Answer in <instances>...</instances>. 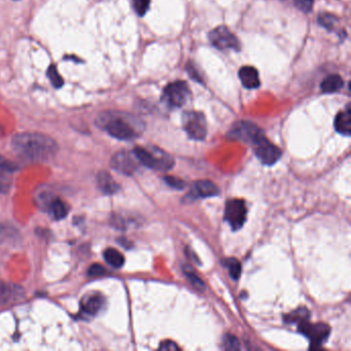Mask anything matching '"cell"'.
Returning <instances> with one entry per match:
<instances>
[{"label":"cell","mask_w":351,"mask_h":351,"mask_svg":"<svg viewBox=\"0 0 351 351\" xmlns=\"http://www.w3.org/2000/svg\"><path fill=\"white\" fill-rule=\"evenodd\" d=\"M309 311L306 308H299L290 314L285 316V320L289 323H301L302 321L308 320L309 317Z\"/></svg>","instance_id":"22"},{"label":"cell","mask_w":351,"mask_h":351,"mask_svg":"<svg viewBox=\"0 0 351 351\" xmlns=\"http://www.w3.org/2000/svg\"><path fill=\"white\" fill-rule=\"evenodd\" d=\"M46 76L49 78V80L51 81L52 85L55 87V88H61L64 84V81L63 79L61 78V76L59 75L58 73V70L56 68V66L54 64H51L48 68V73H46Z\"/></svg>","instance_id":"25"},{"label":"cell","mask_w":351,"mask_h":351,"mask_svg":"<svg viewBox=\"0 0 351 351\" xmlns=\"http://www.w3.org/2000/svg\"><path fill=\"white\" fill-rule=\"evenodd\" d=\"M337 21L336 17H334L333 15H330V14H322L318 17V23L326 28L327 30H332L334 25H335V22Z\"/></svg>","instance_id":"27"},{"label":"cell","mask_w":351,"mask_h":351,"mask_svg":"<svg viewBox=\"0 0 351 351\" xmlns=\"http://www.w3.org/2000/svg\"><path fill=\"white\" fill-rule=\"evenodd\" d=\"M313 3H314V0H295L296 7L304 13L311 12L313 8Z\"/></svg>","instance_id":"30"},{"label":"cell","mask_w":351,"mask_h":351,"mask_svg":"<svg viewBox=\"0 0 351 351\" xmlns=\"http://www.w3.org/2000/svg\"><path fill=\"white\" fill-rule=\"evenodd\" d=\"M220 194V189L210 180H197L193 183L190 195L193 198H209L216 197Z\"/></svg>","instance_id":"13"},{"label":"cell","mask_w":351,"mask_h":351,"mask_svg":"<svg viewBox=\"0 0 351 351\" xmlns=\"http://www.w3.org/2000/svg\"><path fill=\"white\" fill-rule=\"evenodd\" d=\"M12 147L19 157L30 162L50 161L59 150L55 139L37 132L17 134L12 140Z\"/></svg>","instance_id":"1"},{"label":"cell","mask_w":351,"mask_h":351,"mask_svg":"<svg viewBox=\"0 0 351 351\" xmlns=\"http://www.w3.org/2000/svg\"><path fill=\"white\" fill-rule=\"evenodd\" d=\"M251 147L258 159L268 166H272L277 163L283 155L280 149L268 140L265 134H262Z\"/></svg>","instance_id":"5"},{"label":"cell","mask_w":351,"mask_h":351,"mask_svg":"<svg viewBox=\"0 0 351 351\" xmlns=\"http://www.w3.org/2000/svg\"><path fill=\"white\" fill-rule=\"evenodd\" d=\"M225 265L227 267V269L229 270V274L230 276L234 279V280H238L240 275H241V264L238 260L236 259H227L225 261Z\"/></svg>","instance_id":"23"},{"label":"cell","mask_w":351,"mask_h":351,"mask_svg":"<svg viewBox=\"0 0 351 351\" xmlns=\"http://www.w3.org/2000/svg\"><path fill=\"white\" fill-rule=\"evenodd\" d=\"M25 298V291L22 287L0 282V307L16 304Z\"/></svg>","instance_id":"12"},{"label":"cell","mask_w":351,"mask_h":351,"mask_svg":"<svg viewBox=\"0 0 351 351\" xmlns=\"http://www.w3.org/2000/svg\"><path fill=\"white\" fill-rule=\"evenodd\" d=\"M239 79L246 89H256L261 86L259 72L252 66H243L239 70Z\"/></svg>","instance_id":"15"},{"label":"cell","mask_w":351,"mask_h":351,"mask_svg":"<svg viewBox=\"0 0 351 351\" xmlns=\"http://www.w3.org/2000/svg\"><path fill=\"white\" fill-rule=\"evenodd\" d=\"M209 40L214 46L219 50H234L241 49L239 39L225 26H219L209 33Z\"/></svg>","instance_id":"8"},{"label":"cell","mask_w":351,"mask_h":351,"mask_svg":"<svg viewBox=\"0 0 351 351\" xmlns=\"http://www.w3.org/2000/svg\"><path fill=\"white\" fill-rule=\"evenodd\" d=\"M247 217L245 202L241 199H231L226 204L225 220L230 227L236 231L243 227Z\"/></svg>","instance_id":"7"},{"label":"cell","mask_w":351,"mask_h":351,"mask_svg":"<svg viewBox=\"0 0 351 351\" xmlns=\"http://www.w3.org/2000/svg\"><path fill=\"white\" fill-rule=\"evenodd\" d=\"M98 188L101 192L107 195H112L119 192L120 185L107 171H100L96 177Z\"/></svg>","instance_id":"16"},{"label":"cell","mask_w":351,"mask_h":351,"mask_svg":"<svg viewBox=\"0 0 351 351\" xmlns=\"http://www.w3.org/2000/svg\"><path fill=\"white\" fill-rule=\"evenodd\" d=\"M105 273H106L105 269H104L101 265H99V264H93V265L89 268V270H88V274H89L90 276H92V277L102 276V275H104Z\"/></svg>","instance_id":"32"},{"label":"cell","mask_w":351,"mask_h":351,"mask_svg":"<svg viewBox=\"0 0 351 351\" xmlns=\"http://www.w3.org/2000/svg\"><path fill=\"white\" fill-rule=\"evenodd\" d=\"M223 344H224V348L228 349V350H237L240 348V345H239L237 338L232 336V335H227L224 339Z\"/></svg>","instance_id":"28"},{"label":"cell","mask_w":351,"mask_h":351,"mask_svg":"<svg viewBox=\"0 0 351 351\" xmlns=\"http://www.w3.org/2000/svg\"><path fill=\"white\" fill-rule=\"evenodd\" d=\"M335 129L338 133L345 135V136H350L351 134V110L349 105L347 108L343 111H340L334 123Z\"/></svg>","instance_id":"17"},{"label":"cell","mask_w":351,"mask_h":351,"mask_svg":"<svg viewBox=\"0 0 351 351\" xmlns=\"http://www.w3.org/2000/svg\"><path fill=\"white\" fill-rule=\"evenodd\" d=\"M13 184V177L10 171L0 170V193L7 194L10 192Z\"/></svg>","instance_id":"24"},{"label":"cell","mask_w":351,"mask_h":351,"mask_svg":"<svg viewBox=\"0 0 351 351\" xmlns=\"http://www.w3.org/2000/svg\"><path fill=\"white\" fill-rule=\"evenodd\" d=\"M16 169H17L16 165H14L12 162H10L5 157H3L2 155H0V170H6V171L13 172Z\"/></svg>","instance_id":"33"},{"label":"cell","mask_w":351,"mask_h":351,"mask_svg":"<svg viewBox=\"0 0 351 351\" xmlns=\"http://www.w3.org/2000/svg\"><path fill=\"white\" fill-rule=\"evenodd\" d=\"M103 256H104V260L106 261V263L109 266H111L112 268L120 269L125 264L124 255L119 250H116L114 248L105 249L103 252Z\"/></svg>","instance_id":"21"},{"label":"cell","mask_w":351,"mask_h":351,"mask_svg":"<svg viewBox=\"0 0 351 351\" xmlns=\"http://www.w3.org/2000/svg\"><path fill=\"white\" fill-rule=\"evenodd\" d=\"M96 125L120 140L135 139L145 130V124L142 120L122 111H104L100 113L96 119Z\"/></svg>","instance_id":"2"},{"label":"cell","mask_w":351,"mask_h":351,"mask_svg":"<svg viewBox=\"0 0 351 351\" xmlns=\"http://www.w3.org/2000/svg\"><path fill=\"white\" fill-rule=\"evenodd\" d=\"M165 181L168 185H170L171 188L175 189V190H183L185 186V182L180 179V178H176L173 176H167L165 177Z\"/></svg>","instance_id":"29"},{"label":"cell","mask_w":351,"mask_h":351,"mask_svg":"<svg viewBox=\"0 0 351 351\" xmlns=\"http://www.w3.org/2000/svg\"><path fill=\"white\" fill-rule=\"evenodd\" d=\"M20 238L19 231L11 224H0V244H15Z\"/></svg>","instance_id":"18"},{"label":"cell","mask_w":351,"mask_h":351,"mask_svg":"<svg viewBox=\"0 0 351 351\" xmlns=\"http://www.w3.org/2000/svg\"><path fill=\"white\" fill-rule=\"evenodd\" d=\"M298 325L299 331L310 340L312 345L315 346H320L322 343H324L331 333L330 326L322 322L311 323L308 320H305Z\"/></svg>","instance_id":"10"},{"label":"cell","mask_w":351,"mask_h":351,"mask_svg":"<svg viewBox=\"0 0 351 351\" xmlns=\"http://www.w3.org/2000/svg\"><path fill=\"white\" fill-rule=\"evenodd\" d=\"M262 134H264L263 131L254 124L246 121H241L236 123L232 127L228 136L232 139L240 140V142L252 146Z\"/></svg>","instance_id":"9"},{"label":"cell","mask_w":351,"mask_h":351,"mask_svg":"<svg viewBox=\"0 0 351 351\" xmlns=\"http://www.w3.org/2000/svg\"><path fill=\"white\" fill-rule=\"evenodd\" d=\"M111 167L124 175H132L139 168V162L133 153L122 151L116 153L111 159Z\"/></svg>","instance_id":"11"},{"label":"cell","mask_w":351,"mask_h":351,"mask_svg":"<svg viewBox=\"0 0 351 351\" xmlns=\"http://www.w3.org/2000/svg\"><path fill=\"white\" fill-rule=\"evenodd\" d=\"M343 85H344V82L340 76L331 75L330 77L325 78L322 81V83L320 85V89L323 93L332 94V93L339 91L343 87Z\"/></svg>","instance_id":"20"},{"label":"cell","mask_w":351,"mask_h":351,"mask_svg":"<svg viewBox=\"0 0 351 351\" xmlns=\"http://www.w3.org/2000/svg\"><path fill=\"white\" fill-rule=\"evenodd\" d=\"M105 299L100 294H89L82 300V310L84 313L94 316L104 307Z\"/></svg>","instance_id":"14"},{"label":"cell","mask_w":351,"mask_h":351,"mask_svg":"<svg viewBox=\"0 0 351 351\" xmlns=\"http://www.w3.org/2000/svg\"><path fill=\"white\" fill-rule=\"evenodd\" d=\"M133 154L140 164L154 170L168 171L174 166V159L169 154L156 147L147 149L137 147L134 149Z\"/></svg>","instance_id":"3"},{"label":"cell","mask_w":351,"mask_h":351,"mask_svg":"<svg viewBox=\"0 0 351 351\" xmlns=\"http://www.w3.org/2000/svg\"><path fill=\"white\" fill-rule=\"evenodd\" d=\"M186 268H188V270L184 268V273H185L186 277H189V279L193 283V285L196 286V287H201V288H203V287H204V284H203V283L201 282V280L198 278V276L191 270V268H190L189 266H188Z\"/></svg>","instance_id":"31"},{"label":"cell","mask_w":351,"mask_h":351,"mask_svg":"<svg viewBox=\"0 0 351 351\" xmlns=\"http://www.w3.org/2000/svg\"><path fill=\"white\" fill-rule=\"evenodd\" d=\"M151 5V0H132V6L135 13L143 17L147 14Z\"/></svg>","instance_id":"26"},{"label":"cell","mask_w":351,"mask_h":351,"mask_svg":"<svg viewBox=\"0 0 351 351\" xmlns=\"http://www.w3.org/2000/svg\"><path fill=\"white\" fill-rule=\"evenodd\" d=\"M190 88L183 81H176L168 84L163 92L162 100L170 107H181L188 101Z\"/></svg>","instance_id":"6"},{"label":"cell","mask_w":351,"mask_h":351,"mask_svg":"<svg viewBox=\"0 0 351 351\" xmlns=\"http://www.w3.org/2000/svg\"><path fill=\"white\" fill-rule=\"evenodd\" d=\"M182 127L190 138L204 140L207 134L206 119L202 112L185 111L182 114Z\"/></svg>","instance_id":"4"},{"label":"cell","mask_w":351,"mask_h":351,"mask_svg":"<svg viewBox=\"0 0 351 351\" xmlns=\"http://www.w3.org/2000/svg\"><path fill=\"white\" fill-rule=\"evenodd\" d=\"M46 209H49L50 214L56 220H62L68 214L67 206L65 205V203L61 199L55 197L50 201V203L46 206Z\"/></svg>","instance_id":"19"},{"label":"cell","mask_w":351,"mask_h":351,"mask_svg":"<svg viewBox=\"0 0 351 351\" xmlns=\"http://www.w3.org/2000/svg\"><path fill=\"white\" fill-rule=\"evenodd\" d=\"M159 349L161 350H178L179 347L174 343V342H170V341H167V342H164L160 345Z\"/></svg>","instance_id":"34"}]
</instances>
